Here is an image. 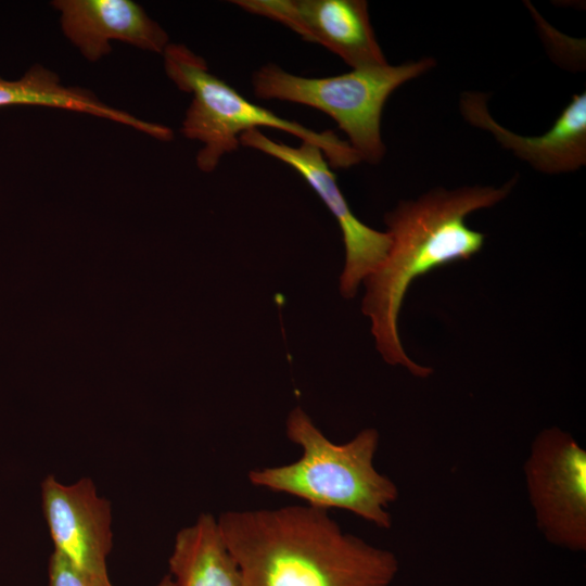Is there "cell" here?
<instances>
[{
	"mask_svg": "<svg viewBox=\"0 0 586 586\" xmlns=\"http://www.w3.org/2000/svg\"><path fill=\"white\" fill-rule=\"evenodd\" d=\"M245 586H390L399 563L310 506L227 511L217 520Z\"/></svg>",
	"mask_w": 586,
	"mask_h": 586,
	"instance_id": "6da1fadb",
	"label": "cell"
},
{
	"mask_svg": "<svg viewBox=\"0 0 586 586\" xmlns=\"http://www.w3.org/2000/svg\"><path fill=\"white\" fill-rule=\"evenodd\" d=\"M517 178L504 186L434 189L415 201H403L384 217L391 245L384 260L364 280L361 310L371 320L375 346L390 365L418 378L433 370L408 357L398 334V315L411 282L446 264L471 258L485 235L466 225V217L502 201Z\"/></svg>",
	"mask_w": 586,
	"mask_h": 586,
	"instance_id": "7a4b0ae2",
	"label": "cell"
},
{
	"mask_svg": "<svg viewBox=\"0 0 586 586\" xmlns=\"http://www.w3.org/2000/svg\"><path fill=\"white\" fill-rule=\"evenodd\" d=\"M289 440L301 446V458L290 464L252 470L249 481L259 487L297 497L313 508L347 510L379 528L388 530V506L398 497L396 484L373 464L379 445L375 429L353 440H328L300 407L286 419Z\"/></svg>",
	"mask_w": 586,
	"mask_h": 586,
	"instance_id": "3957f363",
	"label": "cell"
},
{
	"mask_svg": "<svg viewBox=\"0 0 586 586\" xmlns=\"http://www.w3.org/2000/svg\"><path fill=\"white\" fill-rule=\"evenodd\" d=\"M163 55L167 76L181 91L192 94L181 132L203 143L196 155L200 170H215L224 155L238 149L239 137L258 127L279 129L297 137L302 142L316 145L334 169L348 168L361 162L351 144L333 131L309 129L252 103L212 74L206 62L189 48L168 44Z\"/></svg>",
	"mask_w": 586,
	"mask_h": 586,
	"instance_id": "277c9868",
	"label": "cell"
},
{
	"mask_svg": "<svg viewBox=\"0 0 586 586\" xmlns=\"http://www.w3.org/2000/svg\"><path fill=\"white\" fill-rule=\"evenodd\" d=\"M434 64L432 58H423L321 78L297 76L267 64L254 73L252 85L256 98L298 103L326 113L348 136L360 160L375 164L385 153L381 117L386 100L399 86Z\"/></svg>",
	"mask_w": 586,
	"mask_h": 586,
	"instance_id": "5b68a950",
	"label": "cell"
},
{
	"mask_svg": "<svg viewBox=\"0 0 586 586\" xmlns=\"http://www.w3.org/2000/svg\"><path fill=\"white\" fill-rule=\"evenodd\" d=\"M537 528L552 545L586 549V451L559 428L537 434L524 463Z\"/></svg>",
	"mask_w": 586,
	"mask_h": 586,
	"instance_id": "8992f818",
	"label": "cell"
},
{
	"mask_svg": "<svg viewBox=\"0 0 586 586\" xmlns=\"http://www.w3.org/2000/svg\"><path fill=\"white\" fill-rule=\"evenodd\" d=\"M239 143L270 155L295 169L335 217L345 245L340 292L345 298L354 297L360 282L386 257L391 245L390 234L368 227L354 215L322 151L316 145L302 142L300 146H290L271 140L258 129L243 132L239 137Z\"/></svg>",
	"mask_w": 586,
	"mask_h": 586,
	"instance_id": "52a82bcc",
	"label": "cell"
},
{
	"mask_svg": "<svg viewBox=\"0 0 586 586\" xmlns=\"http://www.w3.org/2000/svg\"><path fill=\"white\" fill-rule=\"evenodd\" d=\"M232 3L323 46L354 69L387 64L364 0H234Z\"/></svg>",
	"mask_w": 586,
	"mask_h": 586,
	"instance_id": "ba28073f",
	"label": "cell"
},
{
	"mask_svg": "<svg viewBox=\"0 0 586 586\" xmlns=\"http://www.w3.org/2000/svg\"><path fill=\"white\" fill-rule=\"evenodd\" d=\"M41 498L54 550L84 572L109 576L111 508L97 494L93 482L84 477L64 485L48 475L41 483Z\"/></svg>",
	"mask_w": 586,
	"mask_h": 586,
	"instance_id": "9c48e42d",
	"label": "cell"
},
{
	"mask_svg": "<svg viewBox=\"0 0 586 586\" xmlns=\"http://www.w3.org/2000/svg\"><path fill=\"white\" fill-rule=\"evenodd\" d=\"M460 112L472 126L489 131L518 157L546 174L574 171L586 163V93L572 97L557 120L540 136H520L498 124L487 109V95L464 92Z\"/></svg>",
	"mask_w": 586,
	"mask_h": 586,
	"instance_id": "30bf717a",
	"label": "cell"
},
{
	"mask_svg": "<svg viewBox=\"0 0 586 586\" xmlns=\"http://www.w3.org/2000/svg\"><path fill=\"white\" fill-rule=\"evenodd\" d=\"M64 35L89 61L111 52V41L163 53L168 35L141 5L130 0H56Z\"/></svg>",
	"mask_w": 586,
	"mask_h": 586,
	"instance_id": "8fae6325",
	"label": "cell"
},
{
	"mask_svg": "<svg viewBox=\"0 0 586 586\" xmlns=\"http://www.w3.org/2000/svg\"><path fill=\"white\" fill-rule=\"evenodd\" d=\"M169 571L174 586H245L218 522L209 513H202L194 524L177 533Z\"/></svg>",
	"mask_w": 586,
	"mask_h": 586,
	"instance_id": "7c38bea8",
	"label": "cell"
},
{
	"mask_svg": "<svg viewBox=\"0 0 586 586\" xmlns=\"http://www.w3.org/2000/svg\"><path fill=\"white\" fill-rule=\"evenodd\" d=\"M11 104L44 105L87 113L130 126L158 140L166 133L163 125L109 106L89 90L64 86L55 73L38 64L17 80L0 77V106Z\"/></svg>",
	"mask_w": 586,
	"mask_h": 586,
	"instance_id": "4fadbf2b",
	"label": "cell"
},
{
	"mask_svg": "<svg viewBox=\"0 0 586 586\" xmlns=\"http://www.w3.org/2000/svg\"><path fill=\"white\" fill-rule=\"evenodd\" d=\"M49 586H113L109 576L89 574L54 550L48 564Z\"/></svg>",
	"mask_w": 586,
	"mask_h": 586,
	"instance_id": "5bb4252c",
	"label": "cell"
},
{
	"mask_svg": "<svg viewBox=\"0 0 586 586\" xmlns=\"http://www.w3.org/2000/svg\"><path fill=\"white\" fill-rule=\"evenodd\" d=\"M155 586H174L170 574H166Z\"/></svg>",
	"mask_w": 586,
	"mask_h": 586,
	"instance_id": "9a60e30c",
	"label": "cell"
}]
</instances>
